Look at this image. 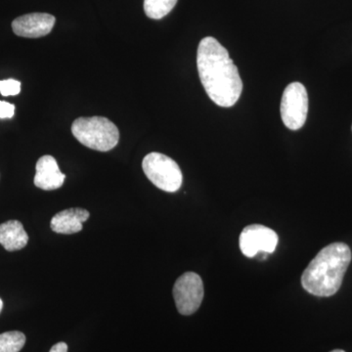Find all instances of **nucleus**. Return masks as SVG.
<instances>
[{
	"label": "nucleus",
	"instance_id": "f257e3e1",
	"mask_svg": "<svg viewBox=\"0 0 352 352\" xmlns=\"http://www.w3.org/2000/svg\"><path fill=\"white\" fill-rule=\"evenodd\" d=\"M197 67L210 100L223 108L237 103L243 91L239 71L228 51L217 39L212 36L201 39L197 51Z\"/></svg>",
	"mask_w": 352,
	"mask_h": 352
},
{
	"label": "nucleus",
	"instance_id": "f03ea898",
	"mask_svg": "<svg viewBox=\"0 0 352 352\" xmlns=\"http://www.w3.org/2000/svg\"><path fill=\"white\" fill-rule=\"evenodd\" d=\"M351 261V251L344 243H333L322 249L303 271L302 285L307 293L332 296L338 293Z\"/></svg>",
	"mask_w": 352,
	"mask_h": 352
},
{
	"label": "nucleus",
	"instance_id": "7ed1b4c3",
	"mask_svg": "<svg viewBox=\"0 0 352 352\" xmlns=\"http://www.w3.org/2000/svg\"><path fill=\"white\" fill-rule=\"evenodd\" d=\"M72 132L78 142L96 151H111L119 143V129L107 118H78L72 124Z\"/></svg>",
	"mask_w": 352,
	"mask_h": 352
},
{
	"label": "nucleus",
	"instance_id": "20e7f679",
	"mask_svg": "<svg viewBox=\"0 0 352 352\" xmlns=\"http://www.w3.org/2000/svg\"><path fill=\"white\" fill-rule=\"evenodd\" d=\"M142 168L148 179L164 192L173 193L182 187V170L175 161L166 155L150 153L143 159Z\"/></svg>",
	"mask_w": 352,
	"mask_h": 352
},
{
	"label": "nucleus",
	"instance_id": "39448f33",
	"mask_svg": "<svg viewBox=\"0 0 352 352\" xmlns=\"http://www.w3.org/2000/svg\"><path fill=\"white\" fill-rule=\"evenodd\" d=\"M281 117L285 126L291 131L302 129L307 118L308 95L300 82L289 83L281 100Z\"/></svg>",
	"mask_w": 352,
	"mask_h": 352
},
{
	"label": "nucleus",
	"instance_id": "423d86ee",
	"mask_svg": "<svg viewBox=\"0 0 352 352\" xmlns=\"http://www.w3.org/2000/svg\"><path fill=\"white\" fill-rule=\"evenodd\" d=\"M173 293L176 308L180 314H195L205 295L203 280L197 273H184L176 280Z\"/></svg>",
	"mask_w": 352,
	"mask_h": 352
},
{
	"label": "nucleus",
	"instance_id": "0eeeda50",
	"mask_svg": "<svg viewBox=\"0 0 352 352\" xmlns=\"http://www.w3.org/2000/svg\"><path fill=\"white\" fill-rule=\"evenodd\" d=\"M277 244L276 232L261 224L245 227L240 235V249L247 258H254L258 254H272Z\"/></svg>",
	"mask_w": 352,
	"mask_h": 352
},
{
	"label": "nucleus",
	"instance_id": "6e6552de",
	"mask_svg": "<svg viewBox=\"0 0 352 352\" xmlns=\"http://www.w3.org/2000/svg\"><path fill=\"white\" fill-rule=\"evenodd\" d=\"M54 16L47 13H31L16 18L12 23L14 34L22 38H38L47 36L54 28Z\"/></svg>",
	"mask_w": 352,
	"mask_h": 352
},
{
	"label": "nucleus",
	"instance_id": "1a4fd4ad",
	"mask_svg": "<svg viewBox=\"0 0 352 352\" xmlns=\"http://www.w3.org/2000/svg\"><path fill=\"white\" fill-rule=\"evenodd\" d=\"M34 185L38 188L51 191L62 187L66 175L62 173L56 160L50 155L41 157L36 163Z\"/></svg>",
	"mask_w": 352,
	"mask_h": 352
},
{
	"label": "nucleus",
	"instance_id": "9d476101",
	"mask_svg": "<svg viewBox=\"0 0 352 352\" xmlns=\"http://www.w3.org/2000/svg\"><path fill=\"white\" fill-rule=\"evenodd\" d=\"M89 212L83 208H68L58 212L51 219V229L58 234H75L82 230V223L89 217Z\"/></svg>",
	"mask_w": 352,
	"mask_h": 352
},
{
	"label": "nucleus",
	"instance_id": "9b49d317",
	"mask_svg": "<svg viewBox=\"0 0 352 352\" xmlns=\"http://www.w3.org/2000/svg\"><path fill=\"white\" fill-rule=\"evenodd\" d=\"M29 242V235L18 220H9L0 224V245L8 252L24 249Z\"/></svg>",
	"mask_w": 352,
	"mask_h": 352
},
{
	"label": "nucleus",
	"instance_id": "f8f14e48",
	"mask_svg": "<svg viewBox=\"0 0 352 352\" xmlns=\"http://www.w3.org/2000/svg\"><path fill=\"white\" fill-rule=\"evenodd\" d=\"M176 3L177 0H144L145 14L151 19H162L175 8Z\"/></svg>",
	"mask_w": 352,
	"mask_h": 352
},
{
	"label": "nucleus",
	"instance_id": "ddd939ff",
	"mask_svg": "<svg viewBox=\"0 0 352 352\" xmlns=\"http://www.w3.org/2000/svg\"><path fill=\"white\" fill-rule=\"evenodd\" d=\"M25 344V336L19 331L0 333V352H19Z\"/></svg>",
	"mask_w": 352,
	"mask_h": 352
},
{
	"label": "nucleus",
	"instance_id": "4468645a",
	"mask_svg": "<svg viewBox=\"0 0 352 352\" xmlns=\"http://www.w3.org/2000/svg\"><path fill=\"white\" fill-rule=\"evenodd\" d=\"M21 91V82L18 80L9 78V80H0V94L2 96H15Z\"/></svg>",
	"mask_w": 352,
	"mask_h": 352
},
{
	"label": "nucleus",
	"instance_id": "2eb2a0df",
	"mask_svg": "<svg viewBox=\"0 0 352 352\" xmlns=\"http://www.w3.org/2000/svg\"><path fill=\"white\" fill-rule=\"evenodd\" d=\"M15 113V106L6 101H0V119H11Z\"/></svg>",
	"mask_w": 352,
	"mask_h": 352
},
{
	"label": "nucleus",
	"instance_id": "dca6fc26",
	"mask_svg": "<svg viewBox=\"0 0 352 352\" xmlns=\"http://www.w3.org/2000/svg\"><path fill=\"white\" fill-rule=\"evenodd\" d=\"M50 352H68V346L66 342H58L51 347Z\"/></svg>",
	"mask_w": 352,
	"mask_h": 352
},
{
	"label": "nucleus",
	"instance_id": "f3484780",
	"mask_svg": "<svg viewBox=\"0 0 352 352\" xmlns=\"http://www.w3.org/2000/svg\"><path fill=\"white\" fill-rule=\"evenodd\" d=\"M2 308H3V302H2L1 298H0V312H1Z\"/></svg>",
	"mask_w": 352,
	"mask_h": 352
},
{
	"label": "nucleus",
	"instance_id": "a211bd4d",
	"mask_svg": "<svg viewBox=\"0 0 352 352\" xmlns=\"http://www.w3.org/2000/svg\"><path fill=\"white\" fill-rule=\"evenodd\" d=\"M331 352H346V351H342V349H335V351H333Z\"/></svg>",
	"mask_w": 352,
	"mask_h": 352
}]
</instances>
